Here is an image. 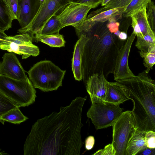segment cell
I'll list each match as a JSON object with an SVG mask.
<instances>
[{
    "mask_svg": "<svg viewBox=\"0 0 155 155\" xmlns=\"http://www.w3.org/2000/svg\"><path fill=\"white\" fill-rule=\"evenodd\" d=\"M19 107L12 109L3 115L0 122L4 124L5 122L15 124H20L27 120L28 118L21 112Z\"/></svg>",
    "mask_w": 155,
    "mask_h": 155,
    "instance_id": "23",
    "label": "cell"
},
{
    "mask_svg": "<svg viewBox=\"0 0 155 155\" xmlns=\"http://www.w3.org/2000/svg\"><path fill=\"white\" fill-rule=\"evenodd\" d=\"M103 0H81L78 3H85L96 5L97 6L101 4Z\"/></svg>",
    "mask_w": 155,
    "mask_h": 155,
    "instance_id": "37",
    "label": "cell"
},
{
    "mask_svg": "<svg viewBox=\"0 0 155 155\" xmlns=\"http://www.w3.org/2000/svg\"><path fill=\"white\" fill-rule=\"evenodd\" d=\"M129 99L127 97L124 85L118 81L108 82L105 101L120 105Z\"/></svg>",
    "mask_w": 155,
    "mask_h": 155,
    "instance_id": "17",
    "label": "cell"
},
{
    "mask_svg": "<svg viewBox=\"0 0 155 155\" xmlns=\"http://www.w3.org/2000/svg\"><path fill=\"white\" fill-rule=\"evenodd\" d=\"M111 0H103L101 4L102 6H104Z\"/></svg>",
    "mask_w": 155,
    "mask_h": 155,
    "instance_id": "40",
    "label": "cell"
},
{
    "mask_svg": "<svg viewBox=\"0 0 155 155\" xmlns=\"http://www.w3.org/2000/svg\"><path fill=\"white\" fill-rule=\"evenodd\" d=\"M12 21L5 0H0V30L5 31L11 28Z\"/></svg>",
    "mask_w": 155,
    "mask_h": 155,
    "instance_id": "22",
    "label": "cell"
},
{
    "mask_svg": "<svg viewBox=\"0 0 155 155\" xmlns=\"http://www.w3.org/2000/svg\"><path fill=\"white\" fill-rule=\"evenodd\" d=\"M84 34L89 38L85 46L87 79L94 74H103L107 79L113 74L117 54L126 41L111 33L104 22L95 24Z\"/></svg>",
    "mask_w": 155,
    "mask_h": 155,
    "instance_id": "2",
    "label": "cell"
},
{
    "mask_svg": "<svg viewBox=\"0 0 155 155\" xmlns=\"http://www.w3.org/2000/svg\"><path fill=\"white\" fill-rule=\"evenodd\" d=\"M37 41H41L52 47H61L65 46V41L62 35H45L35 33L32 38Z\"/></svg>",
    "mask_w": 155,
    "mask_h": 155,
    "instance_id": "19",
    "label": "cell"
},
{
    "mask_svg": "<svg viewBox=\"0 0 155 155\" xmlns=\"http://www.w3.org/2000/svg\"><path fill=\"white\" fill-rule=\"evenodd\" d=\"M120 23L116 21H109L106 24V26L109 31L111 33H114L119 30Z\"/></svg>",
    "mask_w": 155,
    "mask_h": 155,
    "instance_id": "34",
    "label": "cell"
},
{
    "mask_svg": "<svg viewBox=\"0 0 155 155\" xmlns=\"http://www.w3.org/2000/svg\"><path fill=\"white\" fill-rule=\"evenodd\" d=\"M81 0H70V3H78Z\"/></svg>",
    "mask_w": 155,
    "mask_h": 155,
    "instance_id": "41",
    "label": "cell"
},
{
    "mask_svg": "<svg viewBox=\"0 0 155 155\" xmlns=\"http://www.w3.org/2000/svg\"><path fill=\"white\" fill-rule=\"evenodd\" d=\"M136 36L133 32L119 50L115 61L113 74L114 80L116 81L135 76L129 68L128 58L131 47Z\"/></svg>",
    "mask_w": 155,
    "mask_h": 155,
    "instance_id": "11",
    "label": "cell"
},
{
    "mask_svg": "<svg viewBox=\"0 0 155 155\" xmlns=\"http://www.w3.org/2000/svg\"><path fill=\"white\" fill-rule=\"evenodd\" d=\"M146 11V8L145 7L131 15L136 18L143 36L145 35H149L155 37V33L152 30L147 20Z\"/></svg>",
    "mask_w": 155,
    "mask_h": 155,
    "instance_id": "20",
    "label": "cell"
},
{
    "mask_svg": "<svg viewBox=\"0 0 155 155\" xmlns=\"http://www.w3.org/2000/svg\"><path fill=\"white\" fill-rule=\"evenodd\" d=\"M108 81L103 74H94L87 80L86 90L90 96L99 98L105 101Z\"/></svg>",
    "mask_w": 155,
    "mask_h": 155,
    "instance_id": "16",
    "label": "cell"
},
{
    "mask_svg": "<svg viewBox=\"0 0 155 155\" xmlns=\"http://www.w3.org/2000/svg\"><path fill=\"white\" fill-rule=\"evenodd\" d=\"M147 16L149 24L152 31L155 33V6L153 2L150 1L146 7Z\"/></svg>",
    "mask_w": 155,
    "mask_h": 155,
    "instance_id": "29",
    "label": "cell"
},
{
    "mask_svg": "<svg viewBox=\"0 0 155 155\" xmlns=\"http://www.w3.org/2000/svg\"><path fill=\"white\" fill-rule=\"evenodd\" d=\"M20 106L0 91V120L1 117L10 110Z\"/></svg>",
    "mask_w": 155,
    "mask_h": 155,
    "instance_id": "26",
    "label": "cell"
},
{
    "mask_svg": "<svg viewBox=\"0 0 155 155\" xmlns=\"http://www.w3.org/2000/svg\"><path fill=\"white\" fill-rule=\"evenodd\" d=\"M12 20L17 19L18 10V0H5Z\"/></svg>",
    "mask_w": 155,
    "mask_h": 155,
    "instance_id": "30",
    "label": "cell"
},
{
    "mask_svg": "<svg viewBox=\"0 0 155 155\" xmlns=\"http://www.w3.org/2000/svg\"><path fill=\"white\" fill-rule=\"evenodd\" d=\"M91 105L87 114L97 130L112 126L123 113L119 105L90 96Z\"/></svg>",
    "mask_w": 155,
    "mask_h": 155,
    "instance_id": "6",
    "label": "cell"
},
{
    "mask_svg": "<svg viewBox=\"0 0 155 155\" xmlns=\"http://www.w3.org/2000/svg\"><path fill=\"white\" fill-rule=\"evenodd\" d=\"M151 0H132L125 7L122 12V16L124 17H130L133 14L145 7Z\"/></svg>",
    "mask_w": 155,
    "mask_h": 155,
    "instance_id": "24",
    "label": "cell"
},
{
    "mask_svg": "<svg viewBox=\"0 0 155 155\" xmlns=\"http://www.w3.org/2000/svg\"><path fill=\"white\" fill-rule=\"evenodd\" d=\"M124 8H113L97 13L92 12L82 22L74 28L77 34L79 35L86 33L97 23L104 22L107 20L116 21L121 19Z\"/></svg>",
    "mask_w": 155,
    "mask_h": 155,
    "instance_id": "12",
    "label": "cell"
},
{
    "mask_svg": "<svg viewBox=\"0 0 155 155\" xmlns=\"http://www.w3.org/2000/svg\"><path fill=\"white\" fill-rule=\"evenodd\" d=\"M57 15H54L51 16L40 31L36 33L45 35L59 34L60 31L63 28Z\"/></svg>",
    "mask_w": 155,
    "mask_h": 155,
    "instance_id": "21",
    "label": "cell"
},
{
    "mask_svg": "<svg viewBox=\"0 0 155 155\" xmlns=\"http://www.w3.org/2000/svg\"><path fill=\"white\" fill-rule=\"evenodd\" d=\"M130 17L131 18L132 20V27L134 30L133 32L137 36V38H143L144 36L140 31L136 18L132 15Z\"/></svg>",
    "mask_w": 155,
    "mask_h": 155,
    "instance_id": "33",
    "label": "cell"
},
{
    "mask_svg": "<svg viewBox=\"0 0 155 155\" xmlns=\"http://www.w3.org/2000/svg\"><path fill=\"white\" fill-rule=\"evenodd\" d=\"M132 0H111L103 7L93 11V12L95 13H97L113 8H125L129 4Z\"/></svg>",
    "mask_w": 155,
    "mask_h": 155,
    "instance_id": "28",
    "label": "cell"
},
{
    "mask_svg": "<svg viewBox=\"0 0 155 155\" xmlns=\"http://www.w3.org/2000/svg\"><path fill=\"white\" fill-rule=\"evenodd\" d=\"M124 86L127 97L134 103L132 112L137 129L155 132V83L145 71L137 75L117 81Z\"/></svg>",
    "mask_w": 155,
    "mask_h": 155,
    "instance_id": "3",
    "label": "cell"
},
{
    "mask_svg": "<svg viewBox=\"0 0 155 155\" xmlns=\"http://www.w3.org/2000/svg\"><path fill=\"white\" fill-rule=\"evenodd\" d=\"M95 143V139L93 136L87 137L85 140V148L87 150H91L93 147Z\"/></svg>",
    "mask_w": 155,
    "mask_h": 155,
    "instance_id": "35",
    "label": "cell"
},
{
    "mask_svg": "<svg viewBox=\"0 0 155 155\" xmlns=\"http://www.w3.org/2000/svg\"><path fill=\"white\" fill-rule=\"evenodd\" d=\"M74 47L72 59V69L74 77L76 80L79 81L82 80L83 71L82 58L86 45L89 38L85 34H81Z\"/></svg>",
    "mask_w": 155,
    "mask_h": 155,
    "instance_id": "15",
    "label": "cell"
},
{
    "mask_svg": "<svg viewBox=\"0 0 155 155\" xmlns=\"http://www.w3.org/2000/svg\"><path fill=\"white\" fill-rule=\"evenodd\" d=\"M17 20L21 26L19 30L26 28L32 21L41 6L40 0H18Z\"/></svg>",
    "mask_w": 155,
    "mask_h": 155,
    "instance_id": "14",
    "label": "cell"
},
{
    "mask_svg": "<svg viewBox=\"0 0 155 155\" xmlns=\"http://www.w3.org/2000/svg\"><path fill=\"white\" fill-rule=\"evenodd\" d=\"M65 72L49 60L37 62L27 72L34 87L44 92L56 90L61 86Z\"/></svg>",
    "mask_w": 155,
    "mask_h": 155,
    "instance_id": "4",
    "label": "cell"
},
{
    "mask_svg": "<svg viewBox=\"0 0 155 155\" xmlns=\"http://www.w3.org/2000/svg\"><path fill=\"white\" fill-rule=\"evenodd\" d=\"M145 140L147 147L155 148V132H146Z\"/></svg>",
    "mask_w": 155,
    "mask_h": 155,
    "instance_id": "31",
    "label": "cell"
},
{
    "mask_svg": "<svg viewBox=\"0 0 155 155\" xmlns=\"http://www.w3.org/2000/svg\"><path fill=\"white\" fill-rule=\"evenodd\" d=\"M112 142L115 155H126L128 143L137 130L132 111L123 112L112 126Z\"/></svg>",
    "mask_w": 155,
    "mask_h": 155,
    "instance_id": "7",
    "label": "cell"
},
{
    "mask_svg": "<svg viewBox=\"0 0 155 155\" xmlns=\"http://www.w3.org/2000/svg\"><path fill=\"white\" fill-rule=\"evenodd\" d=\"M97 7L95 5L85 3H70L57 17L62 28L68 26H72L75 28L85 20L91 9Z\"/></svg>",
    "mask_w": 155,
    "mask_h": 155,
    "instance_id": "10",
    "label": "cell"
},
{
    "mask_svg": "<svg viewBox=\"0 0 155 155\" xmlns=\"http://www.w3.org/2000/svg\"><path fill=\"white\" fill-rule=\"evenodd\" d=\"M135 46L141 51L148 52L155 46V37L146 35H144L143 38H137Z\"/></svg>",
    "mask_w": 155,
    "mask_h": 155,
    "instance_id": "25",
    "label": "cell"
},
{
    "mask_svg": "<svg viewBox=\"0 0 155 155\" xmlns=\"http://www.w3.org/2000/svg\"><path fill=\"white\" fill-rule=\"evenodd\" d=\"M155 155V148L147 147L138 153L137 155Z\"/></svg>",
    "mask_w": 155,
    "mask_h": 155,
    "instance_id": "36",
    "label": "cell"
},
{
    "mask_svg": "<svg viewBox=\"0 0 155 155\" xmlns=\"http://www.w3.org/2000/svg\"><path fill=\"white\" fill-rule=\"evenodd\" d=\"M0 91L20 107L33 103L36 97V91L29 79L19 80L0 75Z\"/></svg>",
    "mask_w": 155,
    "mask_h": 155,
    "instance_id": "5",
    "label": "cell"
},
{
    "mask_svg": "<svg viewBox=\"0 0 155 155\" xmlns=\"http://www.w3.org/2000/svg\"><path fill=\"white\" fill-rule=\"evenodd\" d=\"M8 36L5 33V31L0 30V45Z\"/></svg>",
    "mask_w": 155,
    "mask_h": 155,
    "instance_id": "39",
    "label": "cell"
},
{
    "mask_svg": "<svg viewBox=\"0 0 155 155\" xmlns=\"http://www.w3.org/2000/svg\"><path fill=\"white\" fill-rule=\"evenodd\" d=\"M70 3V0H45L26 31L32 35L38 32L51 16L58 15Z\"/></svg>",
    "mask_w": 155,
    "mask_h": 155,
    "instance_id": "8",
    "label": "cell"
},
{
    "mask_svg": "<svg viewBox=\"0 0 155 155\" xmlns=\"http://www.w3.org/2000/svg\"><path fill=\"white\" fill-rule=\"evenodd\" d=\"M139 53L141 57L143 58V64L147 68L145 71L148 73L150 70L152 69L155 63V46L153 47L148 52L140 51Z\"/></svg>",
    "mask_w": 155,
    "mask_h": 155,
    "instance_id": "27",
    "label": "cell"
},
{
    "mask_svg": "<svg viewBox=\"0 0 155 155\" xmlns=\"http://www.w3.org/2000/svg\"><path fill=\"white\" fill-rule=\"evenodd\" d=\"M0 62V75L13 79L26 81L29 78L16 55L12 52L5 53Z\"/></svg>",
    "mask_w": 155,
    "mask_h": 155,
    "instance_id": "13",
    "label": "cell"
},
{
    "mask_svg": "<svg viewBox=\"0 0 155 155\" xmlns=\"http://www.w3.org/2000/svg\"><path fill=\"white\" fill-rule=\"evenodd\" d=\"M86 99L77 97L58 112L38 119L25 142L24 155H80L84 143L82 112Z\"/></svg>",
    "mask_w": 155,
    "mask_h": 155,
    "instance_id": "1",
    "label": "cell"
},
{
    "mask_svg": "<svg viewBox=\"0 0 155 155\" xmlns=\"http://www.w3.org/2000/svg\"><path fill=\"white\" fill-rule=\"evenodd\" d=\"M115 151L112 143L106 146L104 149L99 150L93 155H115Z\"/></svg>",
    "mask_w": 155,
    "mask_h": 155,
    "instance_id": "32",
    "label": "cell"
},
{
    "mask_svg": "<svg viewBox=\"0 0 155 155\" xmlns=\"http://www.w3.org/2000/svg\"><path fill=\"white\" fill-rule=\"evenodd\" d=\"M32 41V38L27 33L8 36L1 43L0 49L21 55L23 59L31 56H36L40 53L39 49Z\"/></svg>",
    "mask_w": 155,
    "mask_h": 155,
    "instance_id": "9",
    "label": "cell"
},
{
    "mask_svg": "<svg viewBox=\"0 0 155 155\" xmlns=\"http://www.w3.org/2000/svg\"><path fill=\"white\" fill-rule=\"evenodd\" d=\"M117 37L120 40L123 41H125L127 39V33L124 31L120 32Z\"/></svg>",
    "mask_w": 155,
    "mask_h": 155,
    "instance_id": "38",
    "label": "cell"
},
{
    "mask_svg": "<svg viewBox=\"0 0 155 155\" xmlns=\"http://www.w3.org/2000/svg\"><path fill=\"white\" fill-rule=\"evenodd\" d=\"M146 132L137 129L129 141L126 155H136L147 147L145 140Z\"/></svg>",
    "mask_w": 155,
    "mask_h": 155,
    "instance_id": "18",
    "label": "cell"
},
{
    "mask_svg": "<svg viewBox=\"0 0 155 155\" xmlns=\"http://www.w3.org/2000/svg\"><path fill=\"white\" fill-rule=\"evenodd\" d=\"M44 0H40L41 3V5L43 3Z\"/></svg>",
    "mask_w": 155,
    "mask_h": 155,
    "instance_id": "42",
    "label": "cell"
}]
</instances>
